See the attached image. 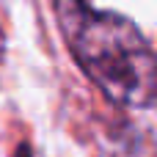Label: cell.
I'll return each mask as SVG.
<instances>
[{"instance_id": "cell-1", "label": "cell", "mask_w": 157, "mask_h": 157, "mask_svg": "<svg viewBox=\"0 0 157 157\" xmlns=\"http://www.w3.org/2000/svg\"><path fill=\"white\" fill-rule=\"evenodd\" d=\"M55 19L72 58L116 105L152 108L157 91L155 52L146 36L121 14L91 0H55Z\"/></svg>"}, {"instance_id": "cell-2", "label": "cell", "mask_w": 157, "mask_h": 157, "mask_svg": "<svg viewBox=\"0 0 157 157\" xmlns=\"http://www.w3.org/2000/svg\"><path fill=\"white\" fill-rule=\"evenodd\" d=\"M19 157H28V149H19Z\"/></svg>"}]
</instances>
